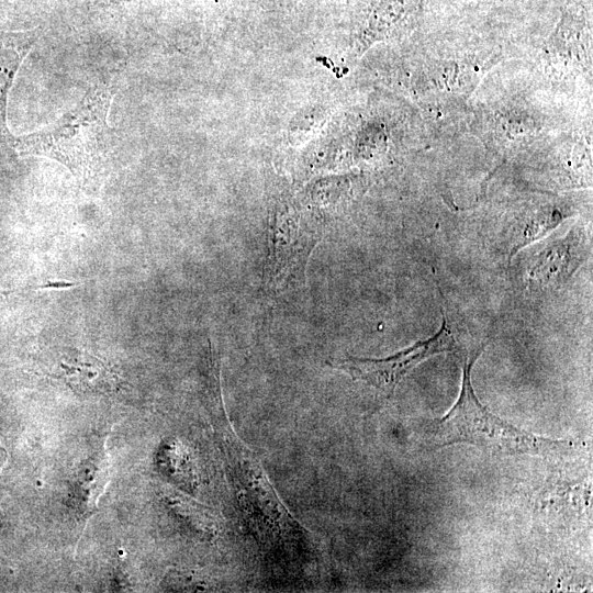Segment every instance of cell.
I'll list each match as a JSON object with an SVG mask.
<instances>
[{
  "instance_id": "cell-1",
  "label": "cell",
  "mask_w": 593,
  "mask_h": 593,
  "mask_svg": "<svg viewBox=\"0 0 593 593\" xmlns=\"http://www.w3.org/2000/svg\"><path fill=\"white\" fill-rule=\"evenodd\" d=\"M115 94L112 83L97 85L52 124L13 137L21 155L41 156L63 164L86 188L98 187L110 152L108 112Z\"/></svg>"
},
{
  "instance_id": "cell-2",
  "label": "cell",
  "mask_w": 593,
  "mask_h": 593,
  "mask_svg": "<svg viewBox=\"0 0 593 593\" xmlns=\"http://www.w3.org/2000/svg\"><path fill=\"white\" fill-rule=\"evenodd\" d=\"M481 351L482 347L465 357L459 398L433 429L436 446L466 443L502 456L556 457L569 452L573 448L570 440H553L524 432L499 418L480 403L471 384L470 371Z\"/></svg>"
},
{
  "instance_id": "cell-3",
  "label": "cell",
  "mask_w": 593,
  "mask_h": 593,
  "mask_svg": "<svg viewBox=\"0 0 593 593\" xmlns=\"http://www.w3.org/2000/svg\"><path fill=\"white\" fill-rule=\"evenodd\" d=\"M321 226L292 205H278L269 219L264 287L281 292L304 281L309 257L322 237Z\"/></svg>"
},
{
  "instance_id": "cell-4",
  "label": "cell",
  "mask_w": 593,
  "mask_h": 593,
  "mask_svg": "<svg viewBox=\"0 0 593 593\" xmlns=\"http://www.w3.org/2000/svg\"><path fill=\"white\" fill-rule=\"evenodd\" d=\"M456 349L452 331L443 311V323L432 337L382 359L348 357L333 367L348 373L353 379L363 381L387 395H392L396 385L414 367L425 359Z\"/></svg>"
},
{
  "instance_id": "cell-5",
  "label": "cell",
  "mask_w": 593,
  "mask_h": 593,
  "mask_svg": "<svg viewBox=\"0 0 593 593\" xmlns=\"http://www.w3.org/2000/svg\"><path fill=\"white\" fill-rule=\"evenodd\" d=\"M586 251V235L581 228L548 243L528 267V280L537 288L562 284L580 266Z\"/></svg>"
},
{
  "instance_id": "cell-6",
  "label": "cell",
  "mask_w": 593,
  "mask_h": 593,
  "mask_svg": "<svg viewBox=\"0 0 593 593\" xmlns=\"http://www.w3.org/2000/svg\"><path fill=\"white\" fill-rule=\"evenodd\" d=\"M42 33L40 26L18 32L0 31V145L12 144L13 135L7 123L9 93L23 60Z\"/></svg>"
},
{
  "instance_id": "cell-7",
  "label": "cell",
  "mask_w": 593,
  "mask_h": 593,
  "mask_svg": "<svg viewBox=\"0 0 593 593\" xmlns=\"http://www.w3.org/2000/svg\"><path fill=\"white\" fill-rule=\"evenodd\" d=\"M56 377L81 393L109 394L118 388L113 371L102 360L85 351H71L63 357Z\"/></svg>"
},
{
  "instance_id": "cell-8",
  "label": "cell",
  "mask_w": 593,
  "mask_h": 593,
  "mask_svg": "<svg viewBox=\"0 0 593 593\" xmlns=\"http://www.w3.org/2000/svg\"><path fill=\"white\" fill-rule=\"evenodd\" d=\"M550 55L557 61L570 60L580 63L588 60V49L591 48V33L585 16L575 10L563 13L549 44ZM552 57V58H553Z\"/></svg>"
},
{
  "instance_id": "cell-9",
  "label": "cell",
  "mask_w": 593,
  "mask_h": 593,
  "mask_svg": "<svg viewBox=\"0 0 593 593\" xmlns=\"http://www.w3.org/2000/svg\"><path fill=\"white\" fill-rule=\"evenodd\" d=\"M416 0H384L372 11L368 30L371 34H383L405 25L413 19Z\"/></svg>"
}]
</instances>
